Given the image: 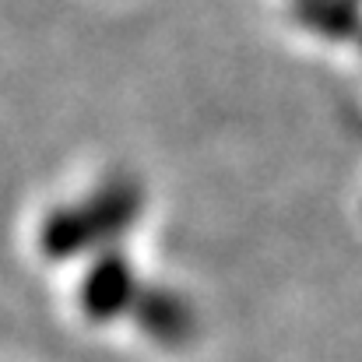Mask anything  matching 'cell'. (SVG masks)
Here are the masks:
<instances>
[{
	"label": "cell",
	"mask_w": 362,
	"mask_h": 362,
	"mask_svg": "<svg viewBox=\"0 0 362 362\" xmlns=\"http://www.w3.org/2000/svg\"><path fill=\"white\" fill-rule=\"evenodd\" d=\"M137 187L130 183H110L103 187V194H95V201H85L78 208H64L57 211L46 229H42V243L53 253H74L78 243L95 236L103 226H123L130 222V215L137 211Z\"/></svg>",
	"instance_id": "cell-1"
}]
</instances>
